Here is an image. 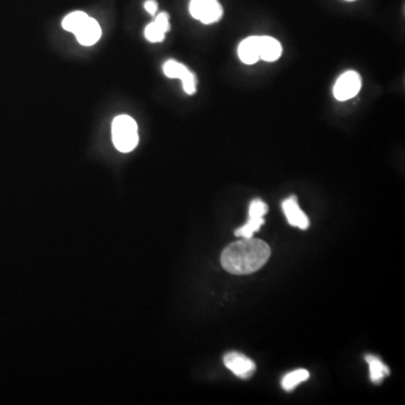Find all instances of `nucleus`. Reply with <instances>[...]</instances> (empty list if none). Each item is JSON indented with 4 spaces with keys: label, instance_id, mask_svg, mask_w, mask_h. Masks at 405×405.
Masks as SVG:
<instances>
[{
    "label": "nucleus",
    "instance_id": "nucleus-1",
    "mask_svg": "<svg viewBox=\"0 0 405 405\" xmlns=\"http://www.w3.org/2000/svg\"><path fill=\"white\" fill-rule=\"evenodd\" d=\"M270 257V248L260 239L243 238L224 249L221 264L233 275H249L259 270Z\"/></svg>",
    "mask_w": 405,
    "mask_h": 405
},
{
    "label": "nucleus",
    "instance_id": "nucleus-2",
    "mask_svg": "<svg viewBox=\"0 0 405 405\" xmlns=\"http://www.w3.org/2000/svg\"><path fill=\"white\" fill-rule=\"evenodd\" d=\"M62 27L63 30L74 34L78 42L84 46L95 45L103 34L98 21L81 10L70 12L63 18Z\"/></svg>",
    "mask_w": 405,
    "mask_h": 405
},
{
    "label": "nucleus",
    "instance_id": "nucleus-3",
    "mask_svg": "<svg viewBox=\"0 0 405 405\" xmlns=\"http://www.w3.org/2000/svg\"><path fill=\"white\" fill-rule=\"evenodd\" d=\"M112 140L114 146L123 153L133 151L139 144V126L135 119L128 115H119L112 123Z\"/></svg>",
    "mask_w": 405,
    "mask_h": 405
},
{
    "label": "nucleus",
    "instance_id": "nucleus-4",
    "mask_svg": "<svg viewBox=\"0 0 405 405\" xmlns=\"http://www.w3.org/2000/svg\"><path fill=\"white\" fill-rule=\"evenodd\" d=\"M189 12L203 24H213L223 16V8L218 0H191Z\"/></svg>",
    "mask_w": 405,
    "mask_h": 405
},
{
    "label": "nucleus",
    "instance_id": "nucleus-5",
    "mask_svg": "<svg viewBox=\"0 0 405 405\" xmlns=\"http://www.w3.org/2000/svg\"><path fill=\"white\" fill-rule=\"evenodd\" d=\"M268 212V206L261 200H253L249 206V221L243 227L236 230L238 238H252L253 233L259 231L262 224L265 223V216Z\"/></svg>",
    "mask_w": 405,
    "mask_h": 405
},
{
    "label": "nucleus",
    "instance_id": "nucleus-6",
    "mask_svg": "<svg viewBox=\"0 0 405 405\" xmlns=\"http://www.w3.org/2000/svg\"><path fill=\"white\" fill-rule=\"evenodd\" d=\"M164 72L168 78L182 80L184 90L188 95L196 93V77L185 64L176 60H168L164 64Z\"/></svg>",
    "mask_w": 405,
    "mask_h": 405
},
{
    "label": "nucleus",
    "instance_id": "nucleus-7",
    "mask_svg": "<svg viewBox=\"0 0 405 405\" xmlns=\"http://www.w3.org/2000/svg\"><path fill=\"white\" fill-rule=\"evenodd\" d=\"M361 88V76L356 71H347L340 76L334 85V95L338 101H349L358 95Z\"/></svg>",
    "mask_w": 405,
    "mask_h": 405
},
{
    "label": "nucleus",
    "instance_id": "nucleus-8",
    "mask_svg": "<svg viewBox=\"0 0 405 405\" xmlns=\"http://www.w3.org/2000/svg\"><path fill=\"white\" fill-rule=\"evenodd\" d=\"M224 365L229 368L234 375L241 379H249L256 372V365L245 354L239 352H229L224 356Z\"/></svg>",
    "mask_w": 405,
    "mask_h": 405
},
{
    "label": "nucleus",
    "instance_id": "nucleus-9",
    "mask_svg": "<svg viewBox=\"0 0 405 405\" xmlns=\"http://www.w3.org/2000/svg\"><path fill=\"white\" fill-rule=\"evenodd\" d=\"M169 15L167 12H160L155 21L150 23L144 30L146 39L151 43L164 42L166 34L169 32Z\"/></svg>",
    "mask_w": 405,
    "mask_h": 405
},
{
    "label": "nucleus",
    "instance_id": "nucleus-10",
    "mask_svg": "<svg viewBox=\"0 0 405 405\" xmlns=\"http://www.w3.org/2000/svg\"><path fill=\"white\" fill-rule=\"evenodd\" d=\"M283 211L286 215L288 223L293 227H300L301 230H307L310 227V221L307 214L300 209L295 196L289 197L284 200Z\"/></svg>",
    "mask_w": 405,
    "mask_h": 405
},
{
    "label": "nucleus",
    "instance_id": "nucleus-11",
    "mask_svg": "<svg viewBox=\"0 0 405 405\" xmlns=\"http://www.w3.org/2000/svg\"><path fill=\"white\" fill-rule=\"evenodd\" d=\"M259 58L267 62H274L279 59L283 48L279 41L270 36H258Z\"/></svg>",
    "mask_w": 405,
    "mask_h": 405
},
{
    "label": "nucleus",
    "instance_id": "nucleus-12",
    "mask_svg": "<svg viewBox=\"0 0 405 405\" xmlns=\"http://www.w3.org/2000/svg\"><path fill=\"white\" fill-rule=\"evenodd\" d=\"M239 58L245 64H255L259 61L258 36H250L243 40L238 48Z\"/></svg>",
    "mask_w": 405,
    "mask_h": 405
},
{
    "label": "nucleus",
    "instance_id": "nucleus-13",
    "mask_svg": "<svg viewBox=\"0 0 405 405\" xmlns=\"http://www.w3.org/2000/svg\"><path fill=\"white\" fill-rule=\"evenodd\" d=\"M366 361L367 363H370V379H372V383L379 384L384 379L385 376L390 374V370L386 367V365L381 363L379 358L368 354Z\"/></svg>",
    "mask_w": 405,
    "mask_h": 405
},
{
    "label": "nucleus",
    "instance_id": "nucleus-14",
    "mask_svg": "<svg viewBox=\"0 0 405 405\" xmlns=\"http://www.w3.org/2000/svg\"><path fill=\"white\" fill-rule=\"evenodd\" d=\"M309 377H310V372H307V370H294V372H288L284 377L283 381H282V386H283L284 390L289 392V390H294L298 385L309 379Z\"/></svg>",
    "mask_w": 405,
    "mask_h": 405
},
{
    "label": "nucleus",
    "instance_id": "nucleus-15",
    "mask_svg": "<svg viewBox=\"0 0 405 405\" xmlns=\"http://www.w3.org/2000/svg\"><path fill=\"white\" fill-rule=\"evenodd\" d=\"M144 8L146 12H149L150 15L155 16L158 12V3L155 0H146L144 3Z\"/></svg>",
    "mask_w": 405,
    "mask_h": 405
},
{
    "label": "nucleus",
    "instance_id": "nucleus-16",
    "mask_svg": "<svg viewBox=\"0 0 405 405\" xmlns=\"http://www.w3.org/2000/svg\"><path fill=\"white\" fill-rule=\"evenodd\" d=\"M347 1H354V0H347Z\"/></svg>",
    "mask_w": 405,
    "mask_h": 405
}]
</instances>
